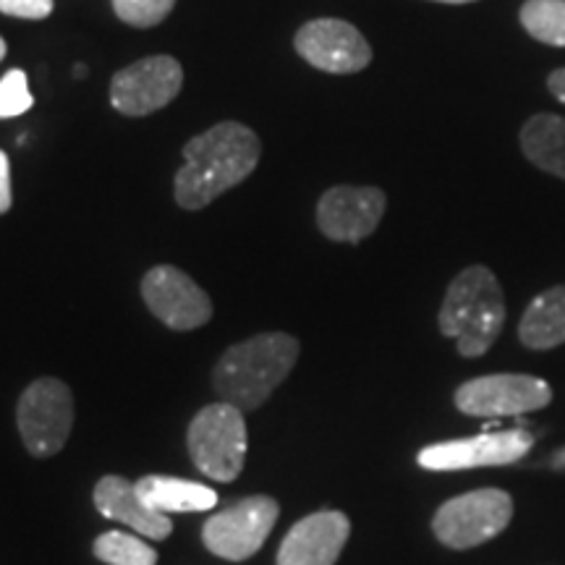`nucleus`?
I'll return each mask as SVG.
<instances>
[{
	"label": "nucleus",
	"instance_id": "f257e3e1",
	"mask_svg": "<svg viewBox=\"0 0 565 565\" xmlns=\"http://www.w3.org/2000/svg\"><path fill=\"white\" fill-rule=\"evenodd\" d=\"M263 160V139L238 121H221L183 145L173 196L183 210H202L249 179Z\"/></svg>",
	"mask_w": 565,
	"mask_h": 565
},
{
	"label": "nucleus",
	"instance_id": "f03ea898",
	"mask_svg": "<svg viewBox=\"0 0 565 565\" xmlns=\"http://www.w3.org/2000/svg\"><path fill=\"white\" fill-rule=\"evenodd\" d=\"M299 351V341L288 333H259L231 345L212 370L215 393L244 414L254 412L270 398L275 387L286 383Z\"/></svg>",
	"mask_w": 565,
	"mask_h": 565
},
{
	"label": "nucleus",
	"instance_id": "7ed1b4c3",
	"mask_svg": "<svg viewBox=\"0 0 565 565\" xmlns=\"http://www.w3.org/2000/svg\"><path fill=\"white\" fill-rule=\"evenodd\" d=\"M437 322L440 333L454 338L458 353L466 359H477L492 349L505 324V299L490 267L471 265L456 275Z\"/></svg>",
	"mask_w": 565,
	"mask_h": 565
},
{
	"label": "nucleus",
	"instance_id": "20e7f679",
	"mask_svg": "<svg viewBox=\"0 0 565 565\" xmlns=\"http://www.w3.org/2000/svg\"><path fill=\"white\" fill-rule=\"evenodd\" d=\"M189 454L196 469L215 482H233L244 469L246 422L242 408L210 404L189 424Z\"/></svg>",
	"mask_w": 565,
	"mask_h": 565
},
{
	"label": "nucleus",
	"instance_id": "39448f33",
	"mask_svg": "<svg viewBox=\"0 0 565 565\" xmlns=\"http://www.w3.org/2000/svg\"><path fill=\"white\" fill-rule=\"evenodd\" d=\"M513 519V498L498 487L458 494L437 508L433 532L445 547L471 550L505 532Z\"/></svg>",
	"mask_w": 565,
	"mask_h": 565
},
{
	"label": "nucleus",
	"instance_id": "423d86ee",
	"mask_svg": "<svg viewBox=\"0 0 565 565\" xmlns=\"http://www.w3.org/2000/svg\"><path fill=\"white\" fill-rule=\"evenodd\" d=\"M17 422L21 440L34 458L61 454L74 427V395L55 377H42L21 393Z\"/></svg>",
	"mask_w": 565,
	"mask_h": 565
},
{
	"label": "nucleus",
	"instance_id": "0eeeda50",
	"mask_svg": "<svg viewBox=\"0 0 565 565\" xmlns=\"http://www.w3.org/2000/svg\"><path fill=\"white\" fill-rule=\"evenodd\" d=\"M278 515L280 505L273 498L252 494L207 519V524L202 526V542L210 553L225 561H246L265 545Z\"/></svg>",
	"mask_w": 565,
	"mask_h": 565
},
{
	"label": "nucleus",
	"instance_id": "6e6552de",
	"mask_svg": "<svg viewBox=\"0 0 565 565\" xmlns=\"http://www.w3.org/2000/svg\"><path fill=\"white\" fill-rule=\"evenodd\" d=\"M181 87V61H175L173 55H147L113 76L110 105L124 116H150L171 105Z\"/></svg>",
	"mask_w": 565,
	"mask_h": 565
},
{
	"label": "nucleus",
	"instance_id": "1a4fd4ad",
	"mask_svg": "<svg viewBox=\"0 0 565 565\" xmlns=\"http://www.w3.org/2000/svg\"><path fill=\"white\" fill-rule=\"evenodd\" d=\"M553 391L532 374H484L456 391L458 412L469 416H521L550 406Z\"/></svg>",
	"mask_w": 565,
	"mask_h": 565
},
{
	"label": "nucleus",
	"instance_id": "9d476101",
	"mask_svg": "<svg viewBox=\"0 0 565 565\" xmlns=\"http://www.w3.org/2000/svg\"><path fill=\"white\" fill-rule=\"evenodd\" d=\"M141 299L160 322L179 333L196 330L212 320L210 296L173 265H158L145 275Z\"/></svg>",
	"mask_w": 565,
	"mask_h": 565
},
{
	"label": "nucleus",
	"instance_id": "9b49d317",
	"mask_svg": "<svg viewBox=\"0 0 565 565\" xmlns=\"http://www.w3.org/2000/svg\"><path fill=\"white\" fill-rule=\"evenodd\" d=\"M296 53L328 74H356L372 63L370 42L343 19L307 21L294 38Z\"/></svg>",
	"mask_w": 565,
	"mask_h": 565
},
{
	"label": "nucleus",
	"instance_id": "f8f14e48",
	"mask_svg": "<svg viewBox=\"0 0 565 565\" xmlns=\"http://www.w3.org/2000/svg\"><path fill=\"white\" fill-rule=\"evenodd\" d=\"M534 437L521 429H508V433L477 435L466 440L437 443L424 448L419 458L422 469L429 471H463L482 469V466H508L521 461L532 450Z\"/></svg>",
	"mask_w": 565,
	"mask_h": 565
},
{
	"label": "nucleus",
	"instance_id": "ddd939ff",
	"mask_svg": "<svg viewBox=\"0 0 565 565\" xmlns=\"http://www.w3.org/2000/svg\"><path fill=\"white\" fill-rule=\"evenodd\" d=\"M387 207V196L377 186H333L317 204V225L328 238L359 244L377 231Z\"/></svg>",
	"mask_w": 565,
	"mask_h": 565
},
{
	"label": "nucleus",
	"instance_id": "4468645a",
	"mask_svg": "<svg viewBox=\"0 0 565 565\" xmlns=\"http://www.w3.org/2000/svg\"><path fill=\"white\" fill-rule=\"evenodd\" d=\"M349 536V515L317 511L291 526L278 550V565H335Z\"/></svg>",
	"mask_w": 565,
	"mask_h": 565
},
{
	"label": "nucleus",
	"instance_id": "2eb2a0df",
	"mask_svg": "<svg viewBox=\"0 0 565 565\" xmlns=\"http://www.w3.org/2000/svg\"><path fill=\"white\" fill-rule=\"evenodd\" d=\"M95 505L105 519L131 526L134 532L150 540H168L173 532L171 519L147 505L137 492V484L124 477H103L95 487Z\"/></svg>",
	"mask_w": 565,
	"mask_h": 565
},
{
	"label": "nucleus",
	"instance_id": "dca6fc26",
	"mask_svg": "<svg viewBox=\"0 0 565 565\" xmlns=\"http://www.w3.org/2000/svg\"><path fill=\"white\" fill-rule=\"evenodd\" d=\"M137 492L158 513H196L217 505V492L189 479L150 475L137 482Z\"/></svg>",
	"mask_w": 565,
	"mask_h": 565
},
{
	"label": "nucleus",
	"instance_id": "f3484780",
	"mask_svg": "<svg viewBox=\"0 0 565 565\" xmlns=\"http://www.w3.org/2000/svg\"><path fill=\"white\" fill-rule=\"evenodd\" d=\"M519 338L532 351H550L565 343V286L534 296L521 317Z\"/></svg>",
	"mask_w": 565,
	"mask_h": 565
},
{
	"label": "nucleus",
	"instance_id": "a211bd4d",
	"mask_svg": "<svg viewBox=\"0 0 565 565\" xmlns=\"http://www.w3.org/2000/svg\"><path fill=\"white\" fill-rule=\"evenodd\" d=\"M521 150L534 168L565 181V118L536 113L521 126Z\"/></svg>",
	"mask_w": 565,
	"mask_h": 565
},
{
	"label": "nucleus",
	"instance_id": "6ab92c4d",
	"mask_svg": "<svg viewBox=\"0 0 565 565\" xmlns=\"http://www.w3.org/2000/svg\"><path fill=\"white\" fill-rule=\"evenodd\" d=\"M519 19L536 42L565 47V0H526Z\"/></svg>",
	"mask_w": 565,
	"mask_h": 565
},
{
	"label": "nucleus",
	"instance_id": "aec40b11",
	"mask_svg": "<svg viewBox=\"0 0 565 565\" xmlns=\"http://www.w3.org/2000/svg\"><path fill=\"white\" fill-rule=\"evenodd\" d=\"M95 555L108 565H158V553L139 536L105 532L95 540Z\"/></svg>",
	"mask_w": 565,
	"mask_h": 565
},
{
	"label": "nucleus",
	"instance_id": "412c9836",
	"mask_svg": "<svg viewBox=\"0 0 565 565\" xmlns=\"http://www.w3.org/2000/svg\"><path fill=\"white\" fill-rule=\"evenodd\" d=\"M175 0H113V11L124 24L137 26V30H150L160 21L171 17Z\"/></svg>",
	"mask_w": 565,
	"mask_h": 565
},
{
	"label": "nucleus",
	"instance_id": "4be33fe9",
	"mask_svg": "<svg viewBox=\"0 0 565 565\" xmlns=\"http://www.w3.org/2000/svg\"><path fill=\"white\" fill-rule=\"evenodd\" d=\"M34 105V97L26 87V74L21 68H13L0 79V118L24 116Z\"/></svg>",
	"mask_w": 565,
	"mask_h": 565
},
{
	"label": "nucleus",
	"instance_id": "5701e85b",
	"mask_svg": "<svg viewBox=\"0 0 565 565\" xmlns=\"http://www.w3.org/2000/svg\"><path fill=\"white\" fill-rule=\"evenodd\" d=\"M0 13L17 19L42 21L53 13V0H0Z\"/></svg>",
	"mask_w": 565,
	"mask_h": 565
},
{
	"label": "nucleus",
	"instance_id": "b1692460",
	"mask_svg": "<svg viewBox=\"0 0 565 565\" xmlns=\"http://www.w3.org/2000/svg\"><path fill=\"white\" fill-rule=\"evenodd\" d=\"M13 204V192H11V166L9 154L0 150V215L9 212Z\"/></svg>",
	"mask_w": 565,
	"mask_h": 565
},
{
	"label": "nucleus",
	"instance_id": "393cba45",
	"mask_svg": "<svg viewBox=\"0 0 565 565\" xmlns=\"http://www.w3.org/2000/svg\"><path fill=\"white\" fill-rule=\"evenodd\" d=\"M547 89L553 92V97L557 103L565 105V68H557L547 76Z\"/></svg>",
	"mask_w": 565,
	"mask_h": 565
},
{
	"label": "nucleus",
	"instance_id": "a878e982",
	"mask_svg": "<svg viewBox=\"0 0 565 565\" xmlns=\"http://www.w3.org/2000/svg\"><path fill=\"white\" fill-rule=\"evenodd\" d=\"M74 76H79V79H84V76H87V66H84V63H76Z\"/></svg>",
	"mask_w": 565,
	"mask_h": 565
},
{
	"label": "nucleus",
	"instance_id": "bb28decb",
	"mask_svg": "<svg viewBox=\"0 0 565 565\" xmlns=\"http://www.w3.org/2000/svg\"><path fill=\"white\" fill-rule=\"evenodd\" d=\"M435 3H450V6H463V3H477V0H435Z\"/></svg>",
	"mask_w": 565,
	"mask_h": 565
},
{
	"label": "nucleus",
	"instance_id": "cd10ccee",
	"mask_svg": "<svg viewBox=\"0 0 565 565\" xmlns=\"http://www.w3.org/2000/svg\"><path fill=\"white\" fill-rule=\"evenodd\" d=\"M6 51H9V47H6V40H3V38H0V61H3V58H6Z\"/></svg>",
	"mask_w": 565,
	"mask_h": 565
}]
</instances>
